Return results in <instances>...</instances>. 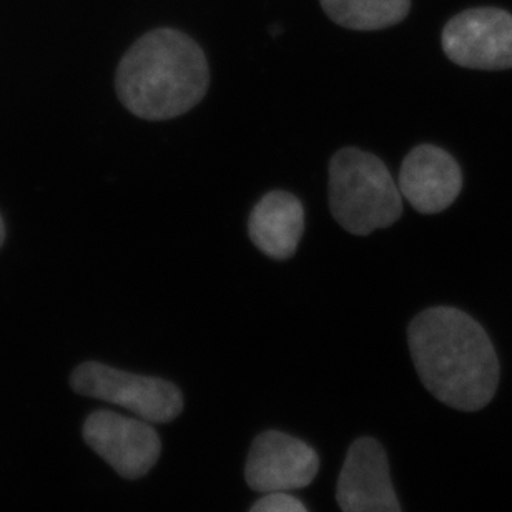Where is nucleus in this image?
I'll return each mask as SVG.
<instances>
[{
    "label": "nucleus",
    "mask_w": 512,
    "mask_h": 512,
    "mask_svg": "<svg viewBox=\"0 0 512 512\" xmlns=\"http://www.w3.org/2000/svg\"><path fill=\"white\" fill-rule=\"evenodd\" d=\"M413 365L424 388L449 408L474 413L498 391V355L473 316L453 306L421 311L408 328Z\"/></svg>",
    "instance_id": "obj_1"
},
{
    "label": "nucleus",
    "mask_w": 512,
    "mask_h": 512,
    "mask_svg": "<svg viewBox=\"0 0 512 512\" xmlns=\"http://www.w3.org/2000/svg\"><path fill=\"white\" fill-rule=\"evenodd\" d=\"M210 84L207 57L195 40L175 29L143 35L120 60L115 89L130 114L170 120L202 102Z\"/></svg>",
    "instance_id": "obj_2"
},
{
    "label": "nucleus",
    "mask_w": 512,
    "mask_h": 512,
    "mask_svg": "<svg viewBox=\"0 0 512 512\" xmlns=\"http://www.w3.org/2000/svg\"><path fill=\"white\" fill-rule=\"evenodd\" d=\"M330 208L346 232L366 237L403 215V195L388 168L373 153L343 148L330 162Z\"/></svg>",
    "instance_id": "obj_3"
},
{
    "label": "nucleus",
    "mask_w": 512,
    "mask_h": 512,
    "mask_svg": "<svg viewBox=\"0 0 512 512\" xmlns=\"http://www.w3.org/2000/svg\"><path fill=\"white\" fill-rule=\"evenodd\" d=\"M70 386L77 394L122 406L148 423H170L183 409L182 393L170 381L133 375L97 361L77 366Z\"/></svg>",
    "instance_id": "obj_4"
},
{
    "label": "nucleus",
    "mask_w": 512,
    "mask_h": 512,
    "mask_svg": "<svg viewBox=\"0 0 512 512\" xmlns=\"http://www.w3.org/2000/svg\"><path fill=\"white\" fill-rule=\"evenodd\" d=\"M441 45L464 69H512V14L498 7L464 10L444 25Z\"/></svg>",
    "instance_id": "obj_5"
},
{
    "label": "nucleus",
    "mask_w": 512,
    "mask_h": 512,
    "mask_svg": "<svg viewBox=\"0 0 512 512\" xmlns=\"http://www.w3.org/2000/svg\"><path fill=\"white\" fill-rule=\"evenodd\" d=\"M82 436L87 446L125 479L145 476L162 453L160 436L152 424L107 409L94 411L85 419Z\"/></svg>",
    "instance_id": "obj_6"
},
{
    "label": "nucleus",
    "mask_w": 512,
    "mask_h": 512,
    "mask_svg": "<svg viewBox=\"0 0 512 512\" xmlns=\"http://www.w3.org/2000/svg\"><path fill=\"white\" fill-rule=\"evenodd\" d=\"M318 469L315 449L290 434L266 431L252 444L245 476L256 493L280 494L306 488Z\"/></svg>",
    "instance_id": "obj_7"
},
{
    "label": "nucleus",
    "mask_w": 512,
    "mask_h": 512,
    "mask_svg": "<svg viewBox=\"0 0 512 512\" xmlns=\"http://www.w3.org/2000/svg\"><path fill=\"white\" fill-rule=\"evenodd\" d=\"M336 499L343 512H403L389 476L388 458L376 439L353 443L341 469Z\"/></svg>",
    "instance_id": "obj_8"
},
{
    "label": "nucleus",
    "mask_w": 512,
    "mask_h": 512,
    "mask_svg": "<svg viewBox=\"0 0 512 512\" xmlns=\"http://www.w3.org/2000/svg\"><path fill=\"white\" fill-rule=\"evenodd\" d=\"M463 188V173L451 153L436 145H419L406 155L399 170V192L423 215L451 207Z\"/></svg>",
    "instance_id": "obj_9"
},
{
    "label": "nucleus",
    "mask_w": 512,
    "mask_h": 512,
    "mask_svg": "<svg viewBox=\"0 0 512 512\" xmlns=\"http://www.w3.org/2000/svg\"><path fill=\"white\" fill-rule=\"evenodd\" d=\"M303 232V203L283 190L266 193L248 218V235L253 245L273 260H288L295 255Z\"/></svg>",
    "instance_id": "obj_10"
},
{
    "label": "nucleus",
    "mask_w": 512,
    "mask_h": 512,
    "mask_svg": "<svg viewBox=\"0 0 512 512\" xmlns=\"http://www.w3.org/2000/svg\"><path fill=\"white\" fill-rule=\"evenodd\" d=\"M333 22L351 30H381L406 19L411 0H321Z\"/></svg>",
    "instance_id": "obj_11"
},
{
    "label": "nucleus",
    "mask_w": 512,
    "mask_h": 512,
    "mask_svg": "<svg viewBox=\"0 0 512 512\" xmlns=\"http://www.w3.org/2000/svg\"><path fill=\"white\" fill-rule=\"evenodd\" d=\"M250 512H308L298 499L290 494H265Z\"/></svg>",
    "instance_id": "obj_12"
},
{
    "label": "nucleus",
    "mask_w": 512,
    "mask_h": 512,
    "mask_svg": "<svg viewBox=\"0 0 512 512\" xmlns=\"http://www.w3.org/2000/svg\"><path fill=\"white\" fill-rule=\"evenodd\" d=\"M5 240V225L4 220H2V215H0V247L4 245Z\"/></svg>",
    "instance_id": "obj_13"
},
{
    "label": "nucleus",
    "mask_w": 512,
    "mask_h": 512,
    "mask_svg": "<svg viewBox=\"0 0 512 512\" xmlns=\"http://www.w3.org/2000/svg\"><path fill=\"white\" fill-rule=\"evenodd\" d=\"M271 35H278L283 32V29H281V25H273L270 29Z\"/></svg>",
    "instance_id": "obj_14"
}]
</instances>
